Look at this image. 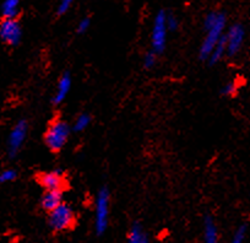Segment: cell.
Listing matches in <instances>:
<instances>
[{"mask_svg": "<svg viewBox=\"0 0 250 243\" xmlns=\"http://www.w3.org/2000/svg\"><path fill=\"white\" fill-rule=\"evenodd\" d=\"M204 27H205L206 35L200 47V59L208 60L215 45L225 36L226 27H227L226 14L221 11L208 13L204 20Z\"/></svg>", "mask_w": 250, "mask_h": 243, "instance_id": "obj_1", "label": "cell"}, {"mask_svg": "<svg viewBox=\"0 0 250 243\" xmlns=\"http://www.w3.org/2000/svg\"><path fill=\"white\" fill-rule=\"evenodd\" d=\"M71 127L65 120L57 119L48 127L44 134V143L47 148L53 153H58L66 145L71 133Z\"/></svg>", "mask_w": 250, "mask_h": 243, "instance_id": "obj_2", "label": "cell"}, {"mask_svg": "<svg viewBox=\"0 0 250 243\" xmlns=\"http://www.w3.org/2000/svg\"><path fill=\"white\" fill-rule=\"evenodd\" d=\"M76 215L70 205L62 203L59 206L49 211L48 225L54 232H64L75 225Z\"/></svg>", "mask_w": 250, "mask_h": 243, "instance_id": "obj_3", "label": "cell"}, {"mask_svg": "<svg viewBox=\"0 0 250 243\" xmlns=\"http://www.w3.org/2000/svg\"><path fill=\"white\" fill-rule=\"evenodd\" d=\"M110 194L105 187L98 192L95 203V231L97 235H103L109 222Z\"/></svg>", "mask_w": 250, "mask_h": 243, "instance_id": "obj_4", "label": "cell"}, {"mask_svg": "<svg viewBox=\"0 0 250 243\" xmlns=\"http://www.w3.org/2000/svg\"><path fill=\"white\" fill-rule=\"evenodd\" d=\"M168 31L169 30L167 26V13L163 10L158 11L153 19L152 32H151V47L157 54L163 53V50L166 49Z\"/></svg>", "mask_w": 250, "mask_h": 243, "instance_id": "obj_5", "label": "cell"}, {"mask_svg": "<svg viewBox=\"0 0 250 243\" xmlns=\"http://www.w3.org/2000/svg\"><path fill=\"white\" fill-rule=\"evenodd\" d=\"M226 45H227V55L234 57L242 49L245 41V28L240 23H233L226 30L225 33Z\"/></svg>", "mask_w": 250, "mask_h": 243, "instance_id": "obj_6", "label": "cell"}, {"mask_svg": "<svg viewBox=\"0 0 250 243\" xmlns=\"http://www.w3.org/2000/svg\"><path fill=\"white\" fill-rule=\"evenodd\" d=\"M0 38L9 45H18L22 38V28L16 19H4L0 22Z\"/></svg>", "mask_w": 250, "mask_h": 243, "instance_id": "obj_7", "label": "cell"}, {"mask_svg": "<svg viewBox=\"0 0 250 243\" xmlns=\"http://www.w3.org/2000/svg\"><path fill=\"white\" fill-rule=\"evenodd\" d=\"M27 132V122L23 119L19 120L18 123L15 124V127L13 128V131L10 132L8 139V154L11 158L15 157L19 151H20L21 146L23 145V143L26 140Z\"/></svg>", "mask_w": 250, "mask_h": 243, "instance_id": "obj_8", "label": "cell"}, {"mask_svg": "<svg viewBox=\"0 0 250 243\" xmlns=\"http://www.w3.org/2000/svg\"><path fill=\"white\" fill-rule=\"evenodd\" d=\"M41 186L47 189H62L65 186V176L60 168L42 173L38 178Z\"/></svg>", "mask_w": 250, "mask_h": 243, "instance_id": "obj_9", "label": "cell"}, {"mask_svg": "<svg viewBox=\"0 0 250 243\" xmlns=\"http://www.w3.org/2000/svg\"><path fill=\"white\" fill-rule=\"evenodd\" d=\"M71 86H73V78L69 71H65L60 76L59 81H58L57 90H55L54 96H53V103L54 105H60L66 100L68 95L70 93Z\"/></svg>", "mask_w": 250, "mask_h": 243, "instance_id": "obj_10", "label": "cell"}, {"mask_svg": "<svg viewBox=\"0 0 250 243\" xmlns=\"http://www.w3.org/2000/svg\"><path fill=\"white\" fill-rule=\"evenodd\" d=\"M62 189H47L41 198L43 210L52 211L62 203Z\"/></svg>", "mask_w": 250, "mask_h": 243, "instance_id": "obj_11", "label": "cell"}, {"mask_svg": "<svg viewBox=\"0 0 250 243\" xmlns=\"http://www.w3.org/2000/svg\"><path fill=\"white\" fill-rule=\"evenodd\" d=\"M204 241L208 243H216L218 241V228L211 216L204 220Z\"/></svg>", "mask_w": 250, "mask_h": 243, "instance_id": "obj_12", "label": "cell"}, {"mask_svg": "<svg viewBox=\"0 0 250 243\" xmlns=\"http://www.w3.org/2000/svg\"><path fill=\"white\" fill-rule=\"evenodd\" d=\"M128 241L130 243H147L150 241L147 233L144 230L143 225L139 222H134L131 225L128 233Z\"/></svg>", "mask_w": 250, "mask_h": 243, "instance_id": "obj_13", "label": "cell"}, {"mask_svg": "<svg viewBox=\"0 0 250 243\" xmlns=\"http://www.w3.org/2000/svg\"><path fill=\"white\" fill-rule=\"evenodd\" d=\"M20 10V0H4L1 4V15L4 19H16Z\"/></svg>", "mask_w": 250, "mask_h": 243, "instance_id": "obj_14", "label": "cell"}, {"mask_svg": "<svg viewBox=\"0 0 250 243\" xmlns=\"http://www.w3.org/2000/svg\"><path fill=\"white\" fill-rule=\"evenodd\" d=\"M225 55H227V45H226L225 36H223V37L220 40V42L215 45V48H213L210 58H208V60H210V64H212L213 66V64L218 63V62H221V59H222Z\"/></svg>", "mask_w": 250, "mask_h": 243, "instance_id": "obj_15", "label": "cell"}, {"mask_svg": "<svg viewBox=\"0 0 250 243\" xmlns=\"http://www.w3.org/2000/svg\"><path fill=\"white\" fill-rule=\"evenodd\" d=\"M91 118L90 114L87 113H81L78 118L75 119V123L73 126V131L76 132V133H80V132H83L85 129L88 128V126L91 124Z\"/></svg>", "mask_w": 250, "mask_h": 243, "instance_id": "obj_16", "label": "cell"}, {"mask_svg": "<svg viewBox=\"0 0 250 243\" xmlns=\"http://www.w3.org/2000/svg\"><path fill=\"white\" fill-rule=\"evenodd\" d=\"M156 62H157V53H156L155 50L151 49L150 52H147L145 55H144L143 63L146 69L153 68V66H156Z\"/></svg>", "mask_w": 250, "mask_h": 243, "instance_id": "obj_17", "label": "cell"}, {"mask_svg": "<svg viewBox=\"0 0 250 243\" xmlns=\"http://www.w3.org/2000/svg\"><path fill=\"white\" fill-rule=\"evenodd\" d=\"M247 233H248V227L247 225H240L237 230L234 231V235H233L232 241L234 243H240L245 240L247 237Z\"/></svg>", "mask_w": 250, "mask_h": 243, "instance_id": "obj_18", "label": "cell"}, {"mask_svg": "<svg viewBox=\"0 0 250 243\" xmlns=\"http://www.w3.org/2000/svg\"><path fill=\"white\" fill-rule=\"evenodd\" d=\"M18 177V173L14 170H5L0 173V183H8V182H13Z\"/></svg>", "mask_w": 250, "mask_h": 243, "instance_id": "obj_19", "label": "cell"}, {"mask_svg": "<svg viewBox=\"0 0 250 243\" xmlns=\"http://www.w3.org/2000/svg\"><path fill=\"white\" fill-rule=\"evenodd\" d=\"M74 0H60L59 5H58V15H64L69 9L73 5Z\"/></svg>", "mask_w": 250, "mask_h": 243, "instance_id": "obj_20", "label": "cell"}, {"mask_svg": "<svg viewBox=\"0 0 250 243\" xmlns=\"http://www.w3.org/2000/svg\"><path fill=\"white\" fill-rule=\"evenodd\" d=\"M167 26L169 31H177L179 27V20L173 14H167Z\"/></svg>", "mask_w": 250, "mask_h": 243, "instance_id": "obj_21", "label": "cell"}, {"mask_svg": "<svg viewBox=\"0 0 250 243\" xmlns=\"http://www.w3.org/2000/svg\"><path fill=\"white\" fill-rule=\"evenodd\" d=\"M235 90H237L235 83L234 81H229V83H227L223 85V88H221V92H222V95H225V96H232L233 93L235 92Z\"/></svg>", "mask_w": 250, "mask_h": 243, "instance_id": "obj_22", "label": "cell"}, {"mask_svg": "<svg viewBox=\"0 0 250 243\" xmlns=\"http://www.w3.org/2000/svg\"><path fill=\"white\" fill-rule=\"evenodd\" d=\"M90 26H91L90 19H88V18L83 19V20H81L80 22H79V25H78V32L79 33H85L86 31L90 28Z\"/></svg>", "mask_w": 250, "mask_h": 243, "instance_id": "obj_23", "label": "cell"}]
</instances>
